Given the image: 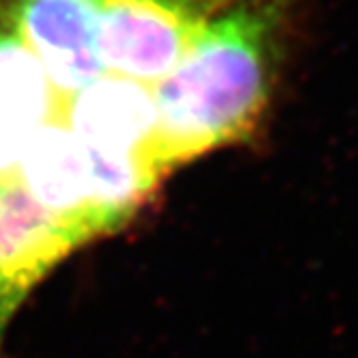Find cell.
<instances>
[{"mask_svg": "<svg viewBox=\"0 0 358 358\" xmlns=\"http://www.w3.org/2000/svg\"><path fill=\"white\" fill-rule=\"evenodd\" d=\"M83 244L87 242L43 210L15 177L0 179V285L27 298Z\"/></svg>", "mask_w": 358, "mask_h": 358, "instance_id": "6", "label": "cell"}, {"mask_svg": "<svg viewBox=\"0 0 358 358\" xmlns=\"http://www.w3.org/2000/svg\"><path fill=\"white\" fill-rule=\"evenodd\" d=\"M61 104L41 63L0 13V179L13 177L35 134L61 117Z\"/></svg>", "mask_w": 358, "mask_h": 358, "instance_id": "7", "label": "cell"}, {"mask_svg": "<svg viewBox=\"0 0 358 358\" xmlns=\"http://www.w3.org/2000/svg\"><path fill=\"white\" fill-rule=\"evenodd\" d=\"M59 119L83 143L101 153L158 166L153 153L158 110L153 89L147 85L101 73L87 87L63 97Z\"/></svg>", "mask_w": 358, "mask_h": 358, "instance_id": "5", "label": "cell"}, {"mask_svg": "<svg viewBox=\"0 0 358 358\" xmlns=\"http://www.w3.org/2000/svg\"><path fill=\"white\" fill-rule=\"evenodd\" d=\"M162 175L153 162L89 147L61 119L35 134L13 173L43 210L85 242L123 229L156 192Z\"/></svg>", "mask_w": 358, "mask_h": 358, "instance_id": "2", "label": "cell"}, {"mask_svg": "<svg viewBox=\"0 0 358 358\" xmlns=\"http://www.w3.org/2000/svg\"><path fill=\"white\" fill-rule=\"evenodd\" d=\"M289 0H231L153 89L156 162L169 173L246 138L270 99Z\"/></svg>", "mask_w": 358, "mask_h": 358, "instance_id": "1", "label": "cell"}, {"mask_svg": "<svg viewBox=\"0 0 358 358\" xmlns=\"http://www.w3.org/2000/svg\"><path fill=\"white\" fill-rule=\"evenodd\" d=\"M231 0H99L97 55L106 73L156 87Z\"/></svg>", "mask_w": 358, "mask_h": 358, "instance_id": "3", "label": "cell"}, {"mask_svg": "<svg viewBox=\"0 0 358 358\" xmlns=\"http://www.w3.org/2000/svg\"><path fill=\"white\" fill-rule=\"evenodd\" d=\"M0 13L61 97L106 73L97 55L99 0H5Z\"/></svg>", "mask_w": 358, "mask_h": 358, "instance_id": "4", "label": "cell"}, {"mask_svg": "<svg viewBox=\"0 0 358 358\" xmlns=\"http://www.w3.org/2000/svg\"><path fill=\"white\" fill-rule=\"evenodd\" d=\"M22 300H24L22 296L0 285V358H5V335H7L9 322L13 313L17 311V306L22 304Z\"/></svg>", "mask_w": 358, "mask_h": 358, "instance_id": "8", "label": "cell"}]
</instances>
